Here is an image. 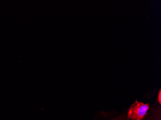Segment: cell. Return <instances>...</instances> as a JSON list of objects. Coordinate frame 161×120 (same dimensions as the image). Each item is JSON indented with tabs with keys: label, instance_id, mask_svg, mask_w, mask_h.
<instances>
[{
	"label": "cell",
	"instance_id": "6da1fadb",
	"mask_svg": "<svg viewBox=\"0 0 161 120\" xmlns=\"http://www.w3.org/2000/svg\"><path fill=\"white\" fill-rule=\"evenodd\" d=\"M149 109L148 104L139 102L136 101L129 109L128 118L132 120H142Z\"/></svg>",
	"mask_w": 161,
	"mask_h": 120
},
{
	"label": "cell",
	"instance_id": "7a4b0ae2",
	"mask_svg": "<svg viewBox=\"0 0 161 120\" xmlns=\"http://www.w3.org/2000/svg\"><path fill=\"white\" fill-rule=\"evenodd\" d=\"M158 101L159 102V103L161 104V91L160 89L159 91V94H158Z\"/></svg>",
	"mask_w": 161,
	"mask_h": 120
}]
</instances>
